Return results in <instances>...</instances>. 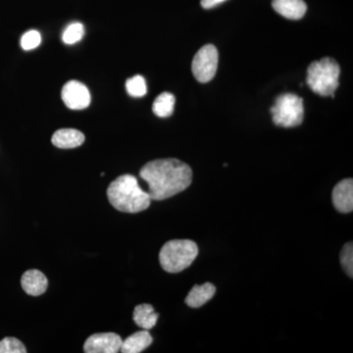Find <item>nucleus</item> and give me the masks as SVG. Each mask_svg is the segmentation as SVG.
<instances>
[{"mask_svg":"<svg viewBox=\"0 0 353 353\" xmlns=\"http://www.w3.org/2000/svg\"><path fill=\"white\" fill-rule=\"evenodd\" d=\"M333 203L341 213H350L353 210V181L345 179L334 187Z\"/></svg>","mask_w":353,"mask_h":353,"instance_id":"obj_9","label":"nucleus"},{"mask_svg":"<svg viewBox=\"0 0 353 353\" xmlns=\"http://www.w3.org/2000/svg\"><path fill=\"white\" fill-rule=\"evenodd\" d=\"M270 111L274 124L277 126H299L303 122V99L294 94L279 95Z\"/></svg>","mask_w":353,"mask_h":353,"instance_id":"obj_5","label":"nucleus"},{"mask_svg":"<svg viewBox=\"0 0 353 353\" xmlns=\"http://www.w3.org/2000/svg\"><path fill=\"white\" fill-rule=\"evenodd\" d=\"M175 97L170 92H163L158 95L153 102L152 111L160 118H167L171 116L175 108Z\"/></svg>","mask_w":353,"mask_h":353,"instance_id":"obj_16","label":"nucleus"},{"mask_svg":"<svg viewBox=\"0 0 353 353\" xmlns=\"http://www.w3.org/2000/svg\"><path fill=\"white\" fill-rule=\"evenodd\" d=\"M85 34V28L81 23H72L62 34V41L66 44H74L80 41Z\"/></svg>","mask_w":353,"mask_h":353,"instance_id":"obj_18","label":"nucleus"},{"mask_svg":"<svg viewBox=\"0 0 353 353\" xmlns=\"http://www.w3.org/2000/svg\"><path fill=\"white\" fill-rule=\"evenodd\" d=\"M152 336L148 330L137 332L122 341L120 352L123 353H139L152 343Z\"/></svg>","mask_w":353,"mask_h":353,"instance_id":"obj_13","label":"nucleus"},{"mask_svg":"<svg viewBox=\"0 0 353 353\" xmlns=\"http://www.w3.org/2000/svg\"><path fill=\"white\" fill-rule=\"evenodd\" d=\"M216 292V288L214 285L210 283H205V284L201 285H194L192 290L188 294L185 299V303L192 308H199L208 303Z\"/></svg>","mask_w":353,"mask_h":353,"instance_id":"obj_14","label":"nucleus"},{"mask_svg":"<svg viewBox=\"0 0 353 353\" xmlns=\"http://www.w3.org/2000/svg\"><path fill=\"white\" fill-rule=\"evenodd\" d=\"M199 255L194 241L173 240L165 243L159 253L162 268L169 273H179L189 268Z\"/></svg>","mask_w":353,"mask_h":353,"instance_id":"obj_4","label":"nucleus"},{"mask_svg":"<svg viewBox=\"0 0 353 353\" xmlns=\"http://www.w3.org/2000/svg\"><path fill=\"white\" fill-rule=\"evenodd\" d=\"M61 95L65 105L72 110H83L90 106V90L78 81H69L64 85Z\"/></svg>","mask_w":353,"mask_h":353,"instance_id":"obj_7","label":"nucleus"},{"mask_svg":"<svg viewBox=\"0 0 353 353\" xmlns=\"http://www.w3.org/2000/svg\"><path fill=\"white\" fill-rule=\"evenodd\" d=\"M122 339L115 333L94 334L85 341L83 352L87 353H116L120 352Z\"/></svg>","mask_w":353,"mask_h":353,"instance_id":"obj_8","label":"nucleus"},{"mask_svg":"<svg viewBox=\"0 0 353 353\" xmlns=\"http://www.w3.org/2000/svg\"><path fill=\"white\" fill-rule=\"evenodd\" d=\"M25 345L18 339L6 338L0 341V353H26Z\"/></svg>","mask_w":353,"mask_h":353,"instance_id":"obj_19","label":"nucleus"},{"mask_svg":"<svg viewBox=\"0 0 353 353\" xmlns=\"http://www.w3.org/2000/svg\"><path fill=\"white\" fill-rule=\"evenodd\" d=\"M108 196L111 205L124 213L141 212L150 208L152 201L132 175L120 176L114 180L109 185Z\"/></svg>","mask_w":353,"mask_h":353,"instance_id":"obj_2","label":"nucleus"},{"mask_svg":"<svg viewBox=\"0 0 353 353\" xmlns=\"http://www.w3.org/2000/svg\"><path fill=\"white\" fill-rule=\"evenodd\" d=\"M225 1H226V0H201V6L203 7L204 9H210L219 6V4Z\"/></svg>","mask_w":353,"mask_h":353,"instance_id":"obj_22","label":"nucleus"},{"mask_svg":"<svg viewBox=\"0 0 353 353\" xmlns=\"http://www.w3.org/2000/svg\"><path fill=\"white\" fill-rule=\"evenodd\" d=\"M53 145L58 148H75L82 145L85 141V136L82 132L75 129H60L53 134L51 139Z\"/></svg>","mask_w":353,"mask_h":353,"instance_id":"obj_12","label":"nucleus"},{"mask_svg":"<svg viewBox=\"0 0 353 353\" xmlns=\"http://www.w3.org/2000/svg\"><path fill=\"white\" fill-rule=\"evenodd\" d=\"M148 185V194L152 201H164L180 194L190 187L192 171L189 165L175 158L148 162L139 172Z\"/></svg>","mask_w":353,"mask_h":353,"instance_id":"obj_1","label":"nucleus"},{"mask_svg":"<svg viewBox=\"0 0 353 353\" xmlns=\"http://www.w3.org/2000/svg\"><path fill=\"white\" fill-rule=\"evenodd\" d=\"M126 88L128 94L132 97H145L148 92L145 78L141 75L132 77L127 80Z\"/></svg>","mask_w":353,"mask_h":353,"instance_id":"obj_17","label":"nucleus"},{"mask_svg":"<svg viewBox=\"0 0 353 353\" xmlns=\"http://www.w3.org/2000/svg\"><path fill=\"white\" fill-rule=\"evenodd\" d=\"M217 48L213 44H206L197 51L192 60V71L197 82L208 83L214 78L218 68Z\"/></svg>","mask_w":353,"mask_h":353,"instance_id":"obj_6","label":"nucleus"},{"mask_svg":"<svg viewBox=\"0 0 353 353\" xmlns=\"http://www.w3.org/2000/svg\"><path fill=\"white\" fill-rule=\"evenodd\" d=\"M21 285L23 290L30 296H39L46 292L48 282L43 273L36 269H32L25 272L21 279Z\"/></svg>","mask_w":353,"mask_h":353,"instance_id":"obj_10","label":"nucleus"},{"mask_svg":"<svg viewBox=\"0 0 353 353\" xmlns=\"http://www.w3.org/2000/svg\"><path fill=\"white\" fill-rule=\"evenodd\" d=\"M341 69L333 58L324 57L309 65L306 83L315 94L321 97H334L339 88Z\"/></svg>","mask_w":353,"mask_h":353,"instance_id":"obj_3","label":"nucleus"},{"mask_svg":"<svg viewBox=\"0 0 353 353\" xmlns=\"http://www.w3.org/2000/svg\"><path fill=\"white\" fill-rule=\"evenodd\" d=\"M276 12L290 20H299L305 15L307 6L303 0H273Z\"/></svg>","mask_w":353,"mask_h":353,"instance_id":"obj_11","label":"nucleus"},{"mask_svg":"<svg viewBox=\"0 0 353 353\" xmlns=\"http://www.w3.org/2000/svg\"><path fill=\"white\" fill-rule=\"evenodd\" d=\"M41 43V34L36 30L25 32L21 39V46L24 50H32L38 48Z\"/></svg>","mask_w":353,"mask_h":353,"instance_id":"obj_20","label":"nucleus"},{"mask_svg":"<svg viewBox=\"0 0 353 353\" xmlns=\"http://www.w3.org/2000/svg\"><path fill=\"white\" fill-rule=\"evenodd\" d=\"M159 314L155 312L152 305L139 304L134 310V321L143 330H150L157 325Z\"/></svg>","mask_w":353,"mask_h":353,"instance_id":"obj_15","label":"nucleus"},{"mask_svg":"<svg viewBox=\"0 0 353 353\" xmlns=\"http://www.w3.org/2000/svg\"><path fill=\"white\" fill-rule=\"evenodd\" d=\"M341 262L343 269L350 278L353 277V246L352 243H347L341 252Z\"/></svg>","mask_w":353,"mask_h":353,"instance_id":"obj_21","label":"nucleus"}]
</instances>
